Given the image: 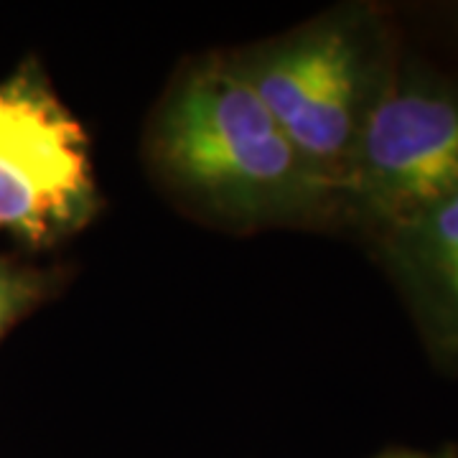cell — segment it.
<instances>
[{
  "label": "cell",
  "mask_w": 458,
  "mask_h": 458,
  "mask_svg": "<svg viewBox=\"0 0 458 458\" xmlns=\"http://www.w3.org/2000/svg\"><path fill=\"white\" fill-rule=\"evenodd\" d=\"M375 458H458L456 448L448 451H410V448H393Z\"/></svg>",
  "instance_id": "obj_7"
},
{
  "label": "cell",
  "mask_w": 458,
  "mask_h": 458,
  "mask_svg": "<svg viewBox=\"0 0 458 458\" xmlns=\"http://www.w3.org/2000/svg\"><path fill=\"white\" fill-rule=\"evenodd\" d=\"M89 140L36 69L0 84V229L49 245L89 222Z\"/></svg>",
  "instance_id": "obj_4"
},
{
  "label": "cell",
  "mask_w": 458,
  "mask_h": 458,
  "mask_svg": "<svg viewBox=\"0 0 458 458\" xmlns=\"http://www.w3.org/2000/svg\"><path fill=\"white\" fill-rule=\"evenodd\" d=\"M234 66L339 201L367 114L394 69L377 13L328 18Z\"/></svg>",
  "instance_id": "obj_2"
},
{
  "label": "cell",
  "mask_w": 458,
  "mask_h": 458,
  "mask_svg": "<svg viewBox=\"0 0 458 458\" xmlns=\"http://www.w3.org/2000/svg\"><path fill=\"white\" fill-rule=\"evenodd\" d=\"M156 153L164 168L227 212H303L331 204L234 62L191 69L165 102Z\"/></svg>",
  "instance_id": "obj_1"
},
{
  "label": "cell",
  "mask_w": 458,
  "mask_h": 458,
  "mask_svg": "<svg viewBox=\"0 0 458 458\" xmlns=\"http://www.w3.org/2000/svg\"><path fill=\"white\" fill-rule=\"evenodd\" d=\"M379 242L430 349L458 367V191Z\"/></svg>",
  "instance_id": "obj_5"
},
{
  "label": "cell",
  "mask_w": 458,
  "mask_h": 458,
  "mask_svg": "<svg viewBox=\"0 0 458 458\" xmlns=\"http://www.w3.org/2000/svg\"><path fill=\"white\" fill-rule=\"evenodd\" d=\"M44 288H47V280L41 278V273L0 260V336L13 321L29 311L36 301L44 298Z\"/></svg>",
  "instance_id": "obj_6"
},
{
  "label": "cell",
  "mask_w": 458,
  "mask_h": 458,
  "mask_svg": "<svg viewBox=\"0 0 458 458\" xmlns=\"http://www.w3.org/2000/svg\"><path fill=\"white\" fill-rule=\"evenodd\" d=\"M458 191V80L394 66L367 114L339 189L377 237Z\"/></svg>",
  "instance_id": "obj_3"
}]
</instances>
